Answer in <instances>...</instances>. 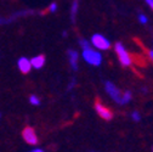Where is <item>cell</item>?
Returning <instances> with one entry per match:
<instances>
[{
    "label": "cell",
    "instance_id": "cell-1",
    "mask_svg": "<svg viewBox=\"0 0 153 152\" xmlns=\"http://www.w3.org/2000/svg\"><path fill=\"white\" fill-rule=\"evenodd\" d=\"M105 89H106V92L108 94V96L114 102H117L120 106H124V105L129 104L131 101V99H132V92L130 90L122 91L116 84H113L109 80L105 82Z\"/></svg>",
    "mask_w": 153,
    "mask_h": 152
},
{
    "label": "cell",
    "instance_id": "cell-2",
    "mask_svg": "<svg viewBox=\"0 0 153 152\" xmlns=\"http://www.w3.org/2000/svg\"><path fill=\"white\" fill-rule=\"evenodd\" d=\"M82 50H83L82 56H83V59H84V61L86 63H89L91 66H95V67L101 66V63H102V55H101V52H99V50L94 49L92 45L89 46V48L82 49Z\"/></svg>",
    "mask_w": 153,
    "mask_h": 152
},
{
    "label": "cell",
    "instance_id": "cell-3",
    "mask_svg": "<svg viewBox=\"0 0 153 152\" xmlns=\"http://www.w3.org/2000/svg\"><path fill=\"white\" fill-rule=\"evenodd\" d=\"M114 51H116V54L118 56V60H119L122 66L130 67L132 65L131 56H130V54L128 52V50L125 49V46L122 43H116V45H114Z\"/></svg>",
    "mask_w": 153,
    "mask_h": 152
},
{
    "label": "cell",
    "instance_id": "cell-4",
    "mask_svg": "<svg viewBox=\"0 0 153 152\" xmlns=\"http://www.w3.org/2000/svg\"><path fill=\"white\" fill-rule=\"evenodd\" d=\"M36 13V11L34 10H18L6 17H3V16H0V26H5V25H10L12 22H15L16 20H18V18H21V17H26V16H29V15H34Z\"/></svg>",
    "mask_w": 153,
    "mask_h": 152
},
{
    "label": "cell",
    "instance_id": "cell-5",
    "mask_svg": "<svg viewBox=\"0 0 153 152\" xmlns=\"http://www.w3.org/2000/svg\"><path fill=\"white\" fill-rule=\"evenodd\" d=\"M90 43L91 45L96 49V50H101V51H105V50H108L111 48V42L107 39V38L100 33H95L91 39H90Z\"/></svg>",
    "mask_w": 153,
    "mask_h": 152
},
{
    "label": "cell",
    "instance_id": "cell-6",
    "mask_svg": "<svg viewBox=\"0 0 153 152\" xmlns=\"http://www.w3.org/2000/svg\"><path fill=\"white\" fill-rule=\"evenodd\" d=\"M95 111H96L97 115L105 121H111L113 118V112L108 107H106L102 102H100L99 100L95 102Z\"/></svg>",
    "mask_w": 153,
    "mask_h": 152
},
{
    "label": "cell",
    "instance_id": "cell-7",
    "mask_svg": "<svg viewBox=\"0 0 153 152\" xmlns=\"http://www.w3.org/2000/svg\"><path fill=\"white\" fill-rule=\"evenodd\" d=\"M22 138L23 140L29 145H36L38 144V135L35 130L32 127H26L22 131Z\"/></svg>",
    "mask_w": 153,
    "mask_h": 152
},
{
    "label": "cell",
    "instance_id": "cell-8",
    "mask_svg": "<svg viewBox=\"0 0 153 152\" xmlns=\"http://www.w3.org/2000/svg\"><path fill=\"white\" fill-rule=\"evenodd\" d=\"M67 57H68V62H69L72 71H78V60H79L78 51L74 50V49H68L67 50Z\"/></svg>",
    "mask_w": 153,
    "mask_h": 152
},
{
    "label": "cell",
    "instance_id": "cell-9",
    "mask_svg": "<svg viewBox=\"0 0 153 152\" xmlns=\"http://www.w3.org/2000/svg\"><path fill=\"white\" fill-rule=\"evenodd\" d=\"M17 67L18 69H20L22 73L27 74L30 72L32 69V63H30V60H28L27 57H25V56H22V57H20L17 60Z\"/></svg>",
    "mask_w": 153,
    "mask_h": 152
},
{
    "label": "cell",
    "instance_id": "cell-10",
    "mask_svg": "<svg viewBox=\"0 0 153 152\" xmlns=\"http://www.w3.org/2000/svg\"><path fill=\"white\" fill-rule=\"evenodd\" d=\"M46 62V57L45 55H36V56H33V57L30 59V63H32V68L34 69H42L44 67Z\"/></svg>",
    "mask_w": 153,
    "mask_h": 152
},
{
    "label": "cell",
    "instance_id": "cell-11",
    "mask_svg": "<svg viewBox=\"0 0 153 152\" xmlns=\"http://www.w3.org/2000/svg\"><path fill=\"white\" fill-rule=\"evenodd\" d=\"M78 10H79V0H73V4L71 6V21H72V23H75Z\"/></svg>",
    "mask_w": 153,
    "mask_h": 152
},
{
    "label": "cell",
    "instance_id": "cell-12",
    "mask_svg": "<svg viewBox=\"0 0 153 152\" xmlns=\"http://www.w3.org/2000/svg\"><path fill=\"white\" fill-rule=\"evenodd\" d=\"M29 104L33 105V106H39V105H40V99H39V96H36V95L32 94L30 96H29Z\"/></svg>",
    "mask_w": 153,
    "mask_h": 152
},
{
    "label": "cell",
    "instance_id": "cell-13",
    "mask_svg": "<svg viewBox=\"0 0 153 152\" xmlns=\"http://www.w3.org/2000/svg\"><path fill=\"white\" fill-rule=\"evenodd\" d=\"M130 118L134 121V122H140L141 121V115L139 111H132L131 115H130Z\"/></svg>",
    "mask_w": 153,
    "mask_h": 152
},
{
    "label": "cell",
    "instance_id": "cell-14",
    "mask_svg": "<svg viewBox=\"0 0 153 152\" xmlns=\"http://www.w3.org/2000/svg\"><path fill=\"white\" fill-rule=\"evenodd\" d=\"M137 20H139V22H140L141 25H146V23L148 22V17H147L146 15H143V13H140V15L137 16Z\"/></svg>",
    "mask_w": 153,
    "mask_h": 152
},
{
    "label": "cell",
    "instance_id": "cell-15",
    "mask_svg": "<svg viewBox=\"0 0 153 152\" xmlns=\"http://www.w3.org/2000/svg\"><path fill=\"white\" fill-rule=\"evenodd\" d=\"M79 45H80V48H82V49H85V48L91 46V43H90V42H88L86 39H79Z\"/></svg>",
    "mask_w": 153,
    "mask_h": 152
},
{
    "label": "cell",
    "instance_id": "cell-16",
    "mask_svg": "<svg viewBox=\"0 0 153 152\" xmlns=\"http://www.w3.org/2000/svg\"><path fill=\"white\" fill-rule=\"evenodd\" d=\"M57 7H59V6H57V3H51L50 6H49V11H50L51 13H53V12L57 11Z\"/></svg>",
    "mask_w": 153,
    "mask_h": 152
},
{
    "label": "cell",
    "instance_id": "cell-17",
    "mask_svg": "<svg viewBox=\"0 0 153 152\" xmlns=\"http://www.w3.org/2000/svg\"><path fill=\"white\" fill-rule=\"evenodd\" d=\"M76 85V80H75V78H72V80L69 82V84H68V86H67V89L71 91V90H73V88Z\"/></svg>",
    "mask_w": 153,
    "mask_h": 152
},
{
    "label": "cell",
    "instance_id": "cell-18",
    "mask_svg": "<svg viewBox=\"0 0 153 152\" xmlns=\"http://www.w3.org/2000/svg\"><path fill=\"white\" fill-rule=\"evenodd\" d=\"M145 1H146V4L148 5V7L153 11V0H145Z\"/></svg>",
    "mask_w": 153,
    "mask_h": 152
},
{
    "label": "cell",
    "instance_id": "cell-19",
    "mask_svg": "<svg viewBox=\"0 0 153 152\" xmlns=\"http://www.w3.org/2000/svg\"><path fill=\"white\" fill-rule=\"evenodd\" d=\"M147 55H148V59L153 62V50H148L147 51Z\"/></svg>",
    "mask_w": 153,
    "mask_h": 152
},
{
    "label": "cell",
    "instance_id": "cell-20",
    "mask_svg": "<svg viewBox=\"0 0 153 152\" xmlns=\"http://www.w3.org/2000/svg\"><path fill=\"white\" fill-rule=\"evenodd\" d=\"M29 152H44V150L40 148V147H39V148L36 147V148H34V150H32V151H29Z\"/></svg>",
    "mask_w": 153,
    "mask_h": 152
},
{
    "label": "cell",
    "instance_id": "cell-21",
    "mask_svg": "<svg viewBox=\"0 0 153 152\" xmlns=\"http://www.w3.org/2000/svg\"><path fill=\"white\" fill-rule=\"evenodd\" d=\"M0 118H1V112H0Z\"/></svg>",
    "mask_w": 153,
    "mask_h": 152
}]
</instances>
